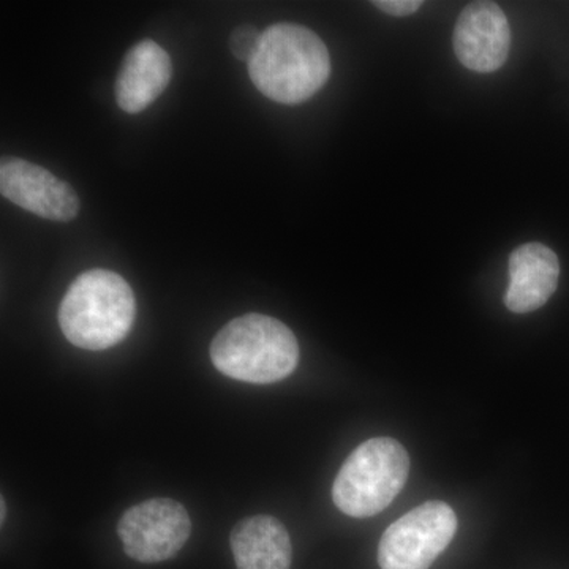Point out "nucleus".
<instances>
[{"label": "nucleus", "mask_w": 569, "mask_h": 569, "mask_svg": "<svg viewBox=\"0 0 569 569\" xmlns=\"http://www.w3.org/2000/svg\"><path fill=\"white\" fill-rule=\"evenodd\" d=\"M452 47L468 70L492 73L501 69L511 50L507 14L496 2L468 3L456 22Z\"/></svg>", "instance_id": "obj_8"}, {"label": "nucleus", "mask_w": 569, "mask_h": 569, "mask_svg": "<svg viewBox=\"0 0 569 569\" xmlns=\"http://www.w3.org/2000/svg\"><path fill=\"white\" fill-rule=\"evenodd\" d=\"M410 458L407 449L389 437L370 438L348 456L332 486L336 507L350 518L380 515L402 492Z\"/></svg>", "instance_id": "obj_4"}, {"label": "nucleus", "mask_w": 569, "mask_h": 569, "mask_svg": "<svg viewBox=\"0 0 569 569\" xmlns=\"http://www.w3.org/2000/svg\"><path fill=\"white\" fill-rule=\"evenodd\" d=\"M0 507H2V516H0V518H2V522L3 520H6V500H0Z\"/></svg>", "instance_id": "obj_14"}, {"label": "nucleus", "mask_w": 569, "mask_h": 569, "mask_svg": "<svg viewBox=\"0 0 569 569\" xmlns=\"http://www.w3.org/2000/svg\"><path fill=\"white\" fill-rule=\"evenodd\" d=\"M173 77L170 56L152 40H142L127 52L116 80V102L129 114L151 107Z\"/></svg>", "instance_id": "obj_9"}, {"label": "nucleus", "mask_w": 569, "mask_h": 569, "mask_svg": "<svg viewBox=\"0 0 569 569\" xmlns=\"http://www.w3.org/2000/svg\"><path fill=\"white\" fill-rule=\"evenodd\" d=\"M211 359L223 376L246 383L271 385L295 372L299 346L293 331L282 321L247 313L217 332Z\"/></svg>", "instance_id": "obj_3"}, {"label": "nucleus", "mask_w": 569, "mask_h": 569, "mask_svg": "<svg viewBox=\"0 0 569 569\" xmlns=\"http://www.w3.org/2000/svg\"><path fill=\"white\" fill-rule=\"evenodd\" d=\"M118 533L130 559L160 563L178 556L189 541L192 520L179 501L152 498L123 512Z\"/></svg>", "instance_id": "obj_6"}, {"label": "nucleus", "mask_w": 569, "mask_h": 569, "mask_svg": "<svg viewBox=\"0 0 569 569\" xmlns=\"http://www.w3.org/2000/svg\"><path fill=\"white\" fill-rule=\"evenodd\" d=\"M373 6L391 17L403 18L417 13L422 2L421 0H377Z\"/></svg>", "instance_id": "obj_13"}, {"label": "nucleus", "mask_w": 569, "mask_h": 569, "mask_svg": "<svg viewBox=\"0 0 569 569\" xmlns=\"http://www.w3.org/2000/svg\"><path fill=\"white\" fill-rule=\"evenodd\" d=\"M458 516L443 501H426L385 530L378 545L381 569H429L451 545Z\"/></svg>", "instance_id": "obj_5"}, {"label": "nucleus", "mask_w": 569, "mask_h": 569, "mask_svg": "<svg viewBox=\"0 0 569 569\" xmlns=\"http://www.w3.org/2000/svg\"><path fill=\"white\" fill-rule=\"evenodd\" d=\"M0 192L11 203L41 219L70 222L80 212V198L69 183L22 159L2 160Z\"/></svg>", "instance_id": "obj_7"}, {"label": "nucleus", "mask_w": 569, "mask_h": 569, "mask_svg": "<svg viewBox=\"0 0 569 569\" xmlns=\"http://www.w3.org/2000/svg\"><path fill=\"white\" fill-rule=\"evenodd\" d=\"M331 58L323 40L305 26L279 22L266 29L249 63L250 80L268 99L296 104L312 99L328 81Z\"/></svg>", "instance_id": "obj_1"}, {"label": "nucleus", "mask_w": 569, "mask_h": 569, "mask_svg": "<svg viewBox=\"0 0 569 569\" xmlns=\"http://www.w3.org/2000/svg\"><path fill=\"white\" fill-rule=\"evenodd\" d=\"M559 277V257L548 246L530 242L518 247L509 257L505 306L515 313L541 309L556 293Z\"/></svg>", "instance_id": "obj_10"}, {"label": "nucleus", "mask_w": 569, "mask_h": 569, "mask_svg": "<svg viewBox=\"0 0 569 569\" xmlns=\"http://www.w3.org/2000/svg\"><path fill=\"white\" fill-rule=\"evenodd\" d=\"M137 301L130 284L116 272L92 269L73 280L59 307L63 336L82 350L118 346L132 331Z\"/></svg>", "instance_id": "obj_2"}, {"label": "nucleus", "mask_w": 569, "mask_h": 569, "mask_svg": "<svg viewBox=\"0 0 569 569\" xmlns=\"http://www.w3.org/2000/svg\"><path fill=\"white\" fill-rule=\"evenodd\" d=\"M238 569H290V535L279 519L252 516L236 523L230 537Z\"/></svg>", "instance_id": "obj_11"}, {"label": "nucleus", "mask_w": 569, "mask_h": 569, "mask_svg": "<svg viewBox=\"0 0 569 569\" xmlns=\"http://www.w3.org/2000/svg\"><path fill=\"white\" fill-rule=\"evenodd\" d=\"M261 36L263 32L250 24L239 26L238 29H234L230 37V50L234 58L241 62H252L258 48H260Z\"/></svg>", "instance_id": "obj_12"}]
</instances>
